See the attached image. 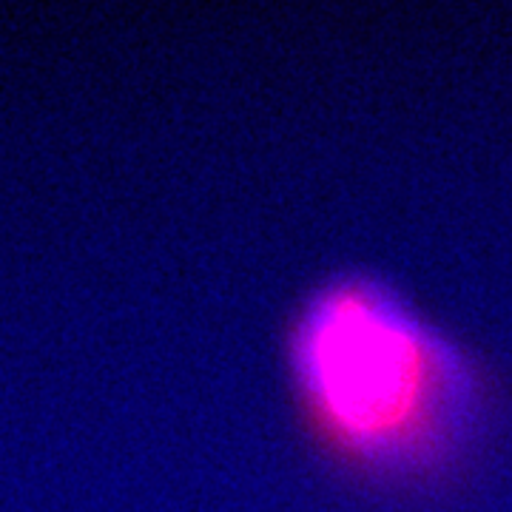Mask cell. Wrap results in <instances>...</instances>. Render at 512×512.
I'll list each match as a JSON object with an SVG mask.
<instances>
[{
	"label": "cell",
	"instance_id": "obj_1",
	"mask_svg": "<svg viewBox=\"0 0 512 512\" xmlns=\"http://www.w3.org/2000/svg\"><path fill=\"white\" fill-rule=\"evenodd\" d=\"M285 350L313 430L370 473L436 470L476 433L473 365L376 276L325 282L291 322Z\"/></svg>",
	"mask_w": 512,
	"mask_h": 512
}]
</instances>
